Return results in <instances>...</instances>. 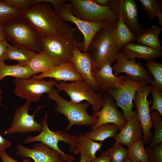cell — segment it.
<instances>
[{
    "instance_id": "obj_1",
    "label": "cell",
    "mask_w": 162,
    "mask_h": 162,
    "mask_svg": "<svg viewBox=\"0 0 162 162\" xmlns=\"http://www.w3.org/2000/svg\"><path fill=\"white\" fill-rule=\"evenodd\" d=\"M21 16L41 38L73 36L77 27L62 21L50 4L38 3L22 10Z\"/></svg>"
},
{
    "instance_id": "obj_2",
    "label": "cell",
    "mask_w": 162,
    "mask_h": 162,
    "mask_svg": "<svg viewBox=\"0 0 162 162\" xmlns=\"http://www.w3.org/2000/svg\"><path fill=\"white\" fill-rule=\"evenodd\" d=\"M116 22H109L100 28L89 44L87 53L91 60L92 72L99 69L107 61L112 63L116 60L120 51L116 47L113 40Z\"/></svg>"
},
{
    "instance_id": "obj_3",
    "label": "cell",
    "mask_w": 162,
    "mask_h": 162,
    "mask_svg": "<svg viewBox=\"0 0 162 162\" xmlns=\"http://www.w3.org/2000/svg\"><path fill=\"white\" fill-rule=\"evenodd\" d=\"M5 39L14 46L43 52L41 38L21 15L8 20L2 24Z\"/></svg>"
},
{
    "instance_id": "obj_4",
    "label": "cell",
    "mask_w": 162,
    "mask_h": 162,
    "mask_svg": "<svg viewBox=\"0 0 162 162\" xmlns=\"http://www.w3.org/2000/svg\"><path fill=\"white\" fill-rule=\"evenodd\" d=\"M48 98L55 101L57 106L54 111L64 116L68 122L66 130L69 131L74 125L92 126L98 121L97 117L91 116L87 112V108L91 105L88 101L75 103L66 100L61 97L58 91L53 88L47 94Z\"/></svg>"
},
{
    "instance_id": "obj_5",
    "label": "cell",
    "mask_w": 162,
    "mask_h": 162,
    "mask_svg": "<svg viewBox=\"0 0 162 162\" xmlns=\"http://www.w3.org/2000/svg\"><path fill=\"white\" fill-rule=\"evenodd\" d=\"M48 116V113L46 112L44 118L41 121L42 128L40 134L35 136H27L22 142L28 144L35 142H42L58 152L61 159L63 161L65 162L75 161V158L72 154L68 155L64 153L58 147V144L61 141L68 143L69 145V151L73 152L77 144V136L67 134L63 131H55L50 130L47 122Z\"/></svg>"
},
{
    "instance_id": "obj_6",
    "label": "cell",
    "mask_w": 162,
    "mask_h": 162,
    "mask_svg": "<svg viewBox=\"0 0 162 162\" xmlns=\"http://www.w3.org/2000/svg\"><path fill=\"white\" fill-rule=\"evenodd\" d=\"M55 86L58 92L63 91L69 96L70 101L75 103L86 100L92 105L93 112L100 110L103 103L102 94L94 91L83 80L68 83L61 82Z\"/></svg>"
},
{
    "instance_id": "obj_7",
    "label": "cell",
    "mask_w": 162,
    "mask_h": 162,
    "mask_svg": "<svg viewBox=\"0 0 162 162\" xmlns=\"http://www.w3.org/2000/svg\"><path fill=\"white\" fill-rule=\"evenodd\" d=\"M69 1L73 14L86 21L116 22L118 19L109 6H100L93 0H70Z\"/></svg>"
},
{
    "instance_id": "obj_8",
    "label": "cell",
    "mask_w": 162,
    "mask_h": 162,
    "mask_svg": "<svg viewBox=\"0 0 162 162\" xmlns=\"http://www.w3.org/2000/svg\"><path fill=\"white\" fill-rule=\"evenodd\" d=\"M43 50L52 59L55 65L71 62L74 46L84 45L76 42L73 36L41 38Z\"/></svg>"
},
{
    "instance_id": "obj_9",
    "label": "cell",
    "mask_w": 162,
    "mask_h": 162,
    "mask_svg": "<svg viewBox=\"0 0 162 162\" xmlns=\"http://www.w3.org/2000/svg\"><path fill=\"white\" fill-rule=\"evenodd\" d=\"M63 1L54 9V11L58 17L65 22H71L75 24L77 28L83 34L84 38V48L82 52H87L89 44L94 36L101 28L110 22L101 21L91 22L82 20L73 14L69 3Z\"/></svg>"
},
{
    "instance_id": "obj_10",
    "label": "cell",
    "mask_w": 162,
    "mask_h": 162,
    "mask_svg": "<svg viewBox=\"0 0 162 162\" xmlns=\"http://www.w3.org/2000/svg\"><path fill=\"white\" fill-rule=\"evenodd\" d=\"M14 92L18 97L26 101L36 103L44 94L49 92L57 83L52 78L46 81L44 79L15 78Z\"/></svg>"
},
{
    "instance_id": "obj_11",
    "label": "cell",
    "mask_w": 162,
    "mask_h": 162,
    "mask_svg": "<svg viewBox=\"0 0 162 162\" xmlns=\"http://www.w3.org/2000/svg\"><path fill=\"white\" fill-rule=\"evenodd\" d=\"M146 84L144 82L134 80L126 74L123 84L106 92L116 100V106L122 109L123 116L126 121L134 113L135 110H133L134 106L133 100L137 90Z\"/></svg>"
},
{
    "instance_id": "obj_12",
    "label": "cell",
    "mask_w": 162,
    "mask_h": 162,
    "mask_svg": "<svg viewBox=\"0 0 162 162\" xmlns=\"http://www.w3.org/2000/svg\"><path fill=\"white\" fill-rule=\"evenodd\" d=\"M31 105V102L26 101L15 110L12 123L10 128L4 131V134L40 132L42 125L41 123H38L36 122L34 118L38 111L46 105L38 106L33 114L29 115L28 112L30 109Z\"/></svg>"
},
{
    "instance_id": "obj_13",
    "label": "cell",
    "mask_w": 162,
    "mask_h": 162,
    "mask_svg": "<svg viewBox=\"0 0 162 162\" xmlns=\"http://www.w3.org/2000/svg\"><path fill=\"white\" fill-rule=\"evenodd\" d=\"M150 89L151 86L148 84L140 87L137 90L134 99L142 130V140L146 145L149 144L152 140L151 130L153 128L149 109V105L152 101L147 99Z\"/></svg>"
},
{
    "instance_id": "obj_14",
    "label": "cell",
    "mask_w": 162,
    "mask_h": 162,
    "mask_svg": "<svg viewBox=\"0 0 162 162\" xmlns=\"http://www.w3.org/2000/svg\"><path fill=\"white\" fill-rule=\"evenodd\" d=\"M109 7L118 19L122 20L136 37L142 33L143 30L138 22V8L134 0H111Z\"/></svg>"
},
{
    "instance_id": "obj_15",
    "label": "cell",
    "mask_w": 162,
    "mask_h": 162,
    "mask_svg": "<svg viewBox=\"0 0 162 162\" xmlns=\"http://www.w3.org/2000/svg\"><path fill=\"white\" fill-rule=\"evenodd\" d=\"M116 64L112 67L117 76L124 73L133 80L150 84L153 80L150 73L135 59H129L121 51L118 53Z\"/></svg>"
},
{
    "instance_id": "obj_16",
    "label": "cell",
    "mask_w": 162,
    "mask_h": 162,
    "mask_svg": "<svg viewBox=\"0 0 162 162\" xmlns=\"http://www.w3.org/2000/svg\"><path fill=\"white\" fill-rule=\"evenodd\" d=\"M101 108L99 111L93 113L92 116L97 117L98 121L95 125L91 127V130L103 124L112 123L116 125L120 130L126 124V121L123 115L117 108L113 99L109 95L103 96Z\"/></svg>"
},
{
    "instance_id": "obj_17",
    "label": "cell",
    "mask_w": 162,
    "mask_h": 162,
    "mask_svg": "<svg viewBox=\"0 0 162 162\" xmlns=\"http://www.w3.org/2000/svg\"><path fill=\"white\" fill-rule=\"evenodd\" d=\"M84 45H75L71 62L77 72L95 92H99V89L94 79L92 68V61L88 53L81 52Z\"/></svg>"
},
{
    "instance_id": "obj_18",
    "label": "cell",
    "mask_w": 162,
    "mask_h": 162,
    "mask_svg": "<svg viewBox=\"0 0 162 162\" xmlns=\"http://www.w3.org/2000/svg\"><path fill=\"white\" fill-rule=\"evenodd\" d=\"M16 154L22 158H32L34 162H65L59 153L46 144L40 142L34 144L32 148L18 144Z\"/></svg>"
},
{
    "instance_id": "obj_19",
    "label": "cell",
    "mask_w": 162,
    "mask_h": 162,
    "mask_svg": "<svg viewBox=\"0 0 162 162\" xmlns=\"http://www.w3.org/2000/svg\"><path fill=\"white\" fill-rule=\"evenodd\" d=\"M142 127L136 110L134 115L126 121L125 125L114 136L116 142L129 147L136 141L142 139Z\"/></svg>"
},
{
    "instance_id": "obj_20",
    "label": "cell",
    "mask_w": 162,
    "mask_h": 162,
    "mask_svg": "<svg viewBox=\"0 0 162 162\" xmlns=\"http://www.w3.org/2000/svg\"><path fill=\"white\" fill-rule=\"evenodd\" d=\"M112 63L110 61H107L99 69L93 72L99 92L102 94L109 89L116 88L124 82V76H117L114 74Z\"/></svg>"
},
{
    "instance_id": "obj_21",
    "label": "cell",
    "mask_w": 162,
    "mask_h": 162,
    "mask_svg": "<svg viewBox=\"0 0 162 162\" xmlns=\"http://www.w3.org/2000/svg\"><path fill=\"white\" fill-rule=\"evenodd\" d=\"M32 77L36 79L49 77L54 79L56 82H72L83 80L71 62L55 65L46 72Z\"/></svg>"
},
{
    "instance_id": "obj_22",
    "label": "cell",
    "mask_w": 162,
    "mask_h": 162,
    "mask_svg": "<svg viewBox=\"0 0 162 162\" xmlns=\"http://www.w3.org/2000/svg\"><path fill=\"white\" fill-rule=\"evenodd\" d=\"M121 51L129 59L136 58L143 59L147 62L154 60L162 56V51L156 50L148 46L134 42L128 43L122 47Z\"/></svg>"
},
{
    "instance_id": "obj_23",
    "label": "cell",
    "mask_w": 162,
    "mask_h": 162,
    "mask_svg": "<svg viewBox=\"0 0 162 162\" xmlns=\"http://www.w3.org/2000/svg\"><path fill=\"white\" fill-rule=\"evenodd\" d=\"M102 145V142H97L80 133L77 136L76 147L72 152L75 155L84 154L92 161L97 157L96 153L100 149Z\"/></svg>"
},
{
    "instance_id": "obj_24",
    "label": "cell",
    "mask_w": 162,
    "mask_h": 162,
    "mask_svg": "<svg viewBox=\"0 0 162 162\" xmlns=\"http://www.w3.org/2000/svg\"><path fill=\"white\" fill-rule=\"evenodd\" d=\"M113 37L115 45L119 51H121V48L125 44L135 41L136 38L135 34L120 18L116 23Z\"/></svg>"
},
{
    "instance_id": "obj_25",
    "label": "cell",
    "mask_w": 162,
    "mask_h": 162,
    "mask_svg": "<svg viewBox=\"0 0 162 162\" xmlns=\"http://www.w3.org/2000/svg\"><path fill=\"white\" fill-rule=\"evenodd\" d=\"M162 28L156 25L152 26L148 29L143 30L142 33L136 37L135 41L156 50L162 51V47L160 43L159 35Z\"/></svg>"
},
{
    "instance_id": "obj_26",
    "label": "cell",
    "mask_w": 162,
    "mask_h": 162,
    "mask_svg": "<svg viewBox=\"0 0 162 162\" xmlns=\"http://www.w3.org/2000/svg\"><path fill=\"white\" fill-rule=\"evenodd\" d=\"M37 53L34 50L18 48L10 45L5 52L4 58L5 60L16 61L18 64L25 66L28 65L32 58Z\"/></svg>"
},
{
    "instance_id": "obj_27",
    "label": "cell",
    "mask_w": 162,
    "mask_h": 162,
    "mask_svg": "<svg viewBox=\"0 0 162 162\" xmlns=\"http://www.w3.org/2000/svg\"><path fill=\"white\" fill-rule=\"evenodd\" d=\"M27 66L31 70L33 76L40 73L46 72L55 65L51 57L43 51L37 53L32 58Z\"/></svg>"
},
{
    "instance_id": "obj_28",
    "label": "cell",
    "mask_w": 162,
    "mask_h": 162,
    "mask_svg": "<svg viewBox=\"0 0 162 162\" xmlns=\"http://www.w3.org/2000/svg\"><path fill=\"white\" fill-rule=\"evenodd\" d=\"M32 71L27 66L6 64L4 62L0 63V82L4 77L12 76L15 78H28L33 76Z\"/></svg>"
},
{
    "instance_id": "obj_29",
    "label": "cell",
    "mask_w": 162,
    "mask_h": 162,
    "mask_svg": "<svg viewBox=\"0 0 162 162\" xmlns=\"http://www.w3.org/2000/svg\"><path fill=\"white\" fill-rule=\"evenodd\" d=\"M119 130L116 125L107 123L102 124L91 131L86 132L84 134L94 141L102 142L106 139L114 137Z\"/></svg>"
},
{
    "instance_id": "obj_30",
    "label": "cell",
    "mask_w": 162,
    "mask_h": 162,
    "mask_svg": "<svg viewBox=\"0 0 162 162\" xmlns=\"http://www.w3.org/2000/svg\"><path fill=\"white\" fill-rule=\"evenodd\" d=\"M143 10L149 18L150 20L157 17L158 23L162 25L161 1L159 0H140Z\"/></svg>"
},
{
    "instance_id": "obj_31",
    "label": "cell",
    "mask_w": 162,
    "mask_h": 162,
    "mask_svg": "<svg viewBox=\"0 0 162 162\" xmlns=\"http://www.w3.org/2000/svg\"><path fill=\"white\" fill-rule=\"evenodd\" d=\"M142 139L137 140L128 147V158L132 162H149Z\"/></svg>"
},
{
    "instance_id": "obj_32",
    "label": "cell",
    "mask_w": 162,
    "mask_h": 162,
    "mask_svg": "<svg viewBox=\"0 0 162 162\" xmlns=\"http://www.w3.org/2000/svg\"><path fill=\"white\" fill-rule=\"evenodd\" d=\"M146 66L154 77L151 86L162 92V64L150 60L146 62Z\"/></svg>"
},
{
    "instance_id": "obj_33",
    "label": "cell",
    "mask_w": 162,
    "mask_h": 162,
    "mask_svg": "<svg viewBox=\"0 0 162 162\" xmlns=\"http://www.w3.org/2000/svg\"><path fill=\"white\" fill-rule=\"evenodd\" d=\"M150 115L154 133L149 145V147H154L162 142V118L156 110L152 111Z\"/></svg>"
},
{
    "instance_id": "obj_34",
    "label": "cell",
    "mask_w": 162,
    "mask_h": 162,
    "mask_svg": "<svg viewBox=\"0 0 162 162\" xmlns=\"http://www.w3.org/2000/svg\"><path fill=\"white\" fill-rule=\"evenodd\" d=\"M111 162H123L128 157V149L122 144L116 142L113 146L106 151Z\"/></svg>"
},
{
    "instance_id": "obj_35",
    "label": "cell",
    "mask_w": 162,
    "mask_h": 162,
    "mask_svg": "<svg viewBox=\"0 0 162 162\" xmlns=\"http://www.w3.org/2000/svg\"><path fill=\"white\" fill-rule=\"evenodd\" d=\"M21 11L11 8L4 0H0V24L8 20L21 15Z\"/></svg>"
},
{
    "instance_id": "obj_36",
    "label": "cell",
    "mask_w": 162,
    "mask_h": 162,
    "mask_svg": "<svg viewBox=\"0 0 162 162\" xmlns=\"http://www.w3.org/2000/svg\"><path fill=\"white\" fill-rule=\"evenodd\" d=\"M150 92L153 97L152 104L150 109V112L155 110L162 116V92L151 86Z\"/></svg>"
},
{
    "instance_id": "obj_37",
    "label": "cell",
    "mask_w": 162,
    "mask_h": 162,
    "mask_svg": "<svg viewBox=\"0 0 162 162\" xmlns=\"http://www.w3.org/2000/svg\"><path fill=\"white\" fill-rule=\"evenodd\" d=\"M149 162H162V143L154 147L145 148Z\"/></svg>"
},
{
    "instance_id": "obj_38",
    "label": "cell",
    "mask_w": 162,
    "mask_h": 162,
    "mask_svg": "<svg viewBox=\"0 0 162 162\" xmlns=\"http://www.w3.org/2000/svg\"><path fill=\"white\" fill-rule=\"evenodd\" d=\"M4 1L11 8L21 10L29 9L36 3V0H4Z\"/></svg>"
},
{
    "instance_id": "obj_39",
    "label": "cell",
    "mask_w": 162,
    "mask_h": 162,
    "mask_svg": "<svg viewBox=\"0 0 162 162\" xmlns=\"http://www.w3.org/2000/svg\"><path fill=\"white\" fill-rule=\"evenodd\" d=\"M2 91L0 89V104L2 99ZM12 143L9 140L3 137L0 134V153L3 151H5L6 149L10 147Z\"/></svg>"
},
{
    "instance_id": "obj_40",
    "label": "cell",
    "mask_w": 162,
    "mask_h": 162,
    "mask_svg": "<svg viewBox=\"0 0 162 162\" xmlns=\"http://www.w3.org/2000/svg\"><path fill=\"white\" fill-rule=\"evenodd\" d=\"M0 157L1 162H31L30 158H25L22 161H18L8 155L5 151L0 153Z\"/></svg>"
},
{
    "instance_id": "obj_41",
    "label": "cell",
    "mask_w": 162,
    "mask_h": 162,
    "mask_svg": "<svg viewBox=\"0 0 162 162\" xmlns=\"http://www.w3.org/2000/svg\"><path fill=\"white\" fill-rule=\"evenodd\" d=\"M10 44L5 39L0 42V63L4 62V56L5 52Z\"/></svg>"
},
{
    "instance_id": "obj_42",
    "label": "cell",
    "mask_w": 162,
    "mask_h": 162,
    "mask_svg": "<svg viewBox=\"0 0 162 162\" xmlns=\"http://www.w3.org/2000/svg\"><path fill=\"white\" fill-rule=\"evenodd\" d=\"M91 162H111L108 153L106 152H104L101 156L96 157L92 160Z\"/></svg>"
},
{
    "instance_id": "obj_43",
    "label": "cell",
    "mask_w": 162,
    "mask_h": 162,
    "mask_svg": "<svg viewBox=\"0 0 162 162\" xmlns=\"http://www.w3.org/2000/svg\"><path fill=\"white\" fill-rule=\"evenodd\" d=\"M97 4L102 6H109L111 0H93Z\"/></svg>"
},
{
    "instance_id": "obj_44",
    "label": "cell",
    "mask_w": 162,
    "mask_h": 162,
    "mask_svg": "<svg viewBox=\"0 0 162 162\" xmlns=\"http://www.w3.org/2000/svg\"><path fill=\"white\" fill-rule=\"evenodd\" d=\"M80 155V162H91V161L89 159L87 156L84 154Z\"/></svg>"
},
{
    "instance_id": "obj_45",
    "label": "cell",
    "mask_w": 162,
    "mask_h": 162,
    "mask_svg": "<svg viewBox=\"0 0 162 162\" xmlns=\"http://www.w3.org/2000/svg\"><path fill=\"white\" fill-rule=\"evenodd\" d=\"M5 39V34L2 24H0V42Z\"/></svg>"
},
{
    "instance_id": "obj_46",
    "label": "cell",
    "mask_w": 162,
    "mask_h": 162,
    "mask_svg": "<svg viewBox=\"0 0 162 162\" xmlns=\"http://www.w3.org/2000/svg\"><path fill=\"white\" fill-rule=\"evenodd\" d=\"M123 162H132L128 157Z\"/></svg>"
}]
</instances>
